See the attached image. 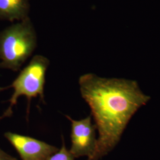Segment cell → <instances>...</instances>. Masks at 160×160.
<instances>
[{"mask_svg":"<svg viewBox=\"0 0 160 160\" xmlns=\"http://www.w3.org/2000/svg\"><path fill=\"white\" fill-rule=\"evenodd\" d=\"M78 84L98 133L95 151L87 160H99L119 142L132 118L151 97L133 80L103 78L89 73L81 75Z\"/></svg>","mask_w":160,"mask_h":160,"instance_id":"cell-1","label":"cell"},{"mask_svg":"<svg viewBox=\"0 0 160 160\" xmlns=\"http://www.w3.org/2000/svg\"><path fill=\"white\" fill-rule=\"evenodd\" d=\"M38 36L30 17L0 31V68L18 71L37 47Z\"/></svg>","mask_w":160,"mask_h":160,"instance_id":"cell-2","label":"cell"},{"mask_svg":"<svg viewBox=\"0 0 160 160\" xmlns=\"http://www.w3.org/2000/svg\"><path fill=\"white\" fill-rule=\"evenodd\" d=\"M50 64V61L41 55H34L28 65L20 71L17 78L10 86L0 87V92L12 88L14 92L9 100L10 106L6 112L0 116V120L11 117L12 108L17 104L20 96H25L28 100L27 115H29L30 103L32 98L39 96L42 102L44 101V86L46 81V73Z\"/></svg>","mask_w":160,"mask_h":160,"instance_id":"cell-3","label":"cell"},{"mask_svg":"<svg viewBox=\"0 0 160 160\" xmlns=\"http://www.w3.org/2000/svg\"><path fill=\"white\" fill-rule=\"evenodd\" d=\"M65 116L71 122L72 145L69 152L74 158L82 156L90 158L95 151L97 141V129L92 123V116H88L80 120H74L67 115Z\"/></svg>","mask_w":160,"mask_h":160,"instance_id":"cell-4","label":"cell"},{"mask_svg":"<svg viewBox=\"0 0 160 160\" xmlns=\"http://www.w3.org/2000/svg\"><path fill=\"white\" fill-rule=\"evenodd\" d=\"M4 137L22 160H45L59 151L56 147L28 136L7 132Z\"/></svg>","mask_w":160,"mask_h":160,"instance_id":"cell-5","label":"cell"},{"mask_svg":"<svg viewBox=\"0 0 160 160\" xmlns=\"http://www.w3.org/2000/svg\"><path fill=\"white\" fill-rule=\"evenodd\" d=\"M30 0H0V20L20 21L29 17Z\"/></svg>","mask_w":160,"mask_h":160,"instance_id":"cell-6","label":"cell"},{"mask_svg":"<svg viewBox=\"0 0 160 160\" xmlns=\"http://www.w3.org/2000/svg\"><path fill=\"white\" fill-rule=\"evenodd\" d=\"M62 145L60 150L56 153L51 155L45 160H74V157L65 146L64 139L62 137Z\"/></svg>","mask_w":160,"mask_h":160,"instance_id":"cell-7","label":"cell"},{"mask_svg":"<svg viewBox=\"0 0 160 160\" xmlns=\"http://www.w3.org/2000/svg\"><path fill=\"white\" fill-rule=\"evenodd\" d=\"M0 160H18V159L8 154L0 148Z\"/></svg>","mask_w":160,"mask_h":160,"instance_id":"cell-8","label":"cell"}]
</instances>
